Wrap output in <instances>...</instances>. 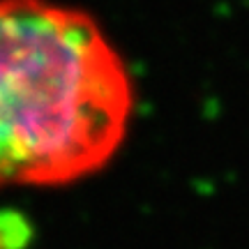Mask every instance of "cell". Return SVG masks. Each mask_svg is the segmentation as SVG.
I'll list each match as a JSON object with an SVG mask.
<instances>
[{
	"instance_id": "cell-1",
	"label": "cell",
	"mask_w": 249,
	"mask_h": 249,
	"mask_svg": "<svg viewBox=\"0 0 249 249\" xmlns=\"http://www.w3.org/2000/svg\"><path fill=\"white\" fill-rule=\"evenodd\" d=\"M134 81L97 18L55 0H0V189L62 187L108 166Z\"/></svg>"
}]
</instances>
